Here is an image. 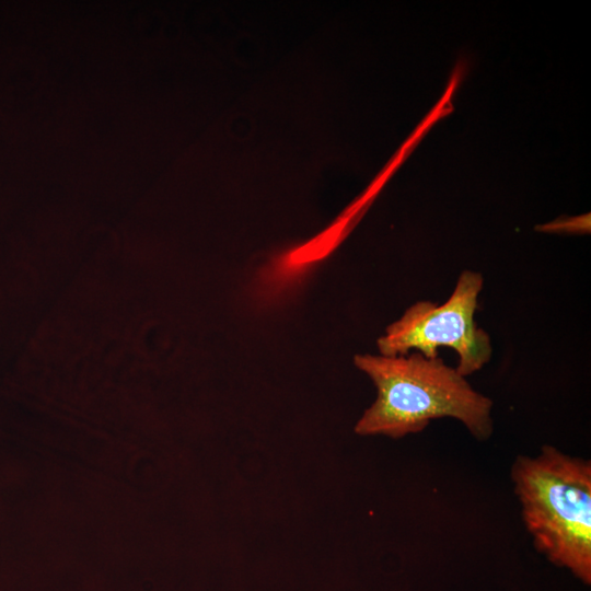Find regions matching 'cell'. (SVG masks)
<instances>
[{
  "instance_id": "obj_4",
  "label": "cell",
  "mask_w": 591,
  "mask_h": 591,
  "mask_svg": "<svg viewBox=\"0 0 591 591\" xmlns=\"http://www.w3.org/2000/svg\"><path fill=\"white\" fill-rule=\"evenodd\" d=\"M590 213L576 217H559L556 220L535 227L538 232L561 234L590 233Z\"/></svg>"
},
{
  "instance_id": "obj_3",
  "label": "cell",
  "mask_w": 591,
  "mask_h": 591,
  "mask_svg": "<svg viewBox=\"0 0 591 591\" xmlns=\"http://www.w3.org/2000/svg\"><path fill=\"white\" fill-rule=\"evenodd\" d=\"M483 281L479 273L464 270L443 304L418 301L410 305L376 340L381 356H407L410 349H417L433 359L439 347H450L459 356L455 369L461 375L480 370L493 354L489 335L474 321Z\"/></svg>"
},
{
  "instance_id": "obj_1",
  "label": "cell",
  "mask_w": 591,
  "mask_h": 591,
  "mask_svg": "<svg viewBox=\"0 0 591 591\" xmlns=\"http://www.w3.org/2000/svg\"><path fill=\"white\" fill-rule=\"evenodd\" d=\"M355 366L374 383L378 396L355 426L359 436L394 439L422 431L438 418L460 420L478 440L493 433V401L475 391L439 357L419 352L384 357L356 355Z\"/></svg>"
},
{
  "instance_id": "obj_2",
  "label": "cell",
  "mask_w": 591,
  "mask_h": 591,
  "mask_svg": "<svg viewBox=\"0 0 591 591\" xmlns=\"http://www.w3.org/2000/svg\"><path fill=\"white\" fill-rule=\"evenodd\" d=\"M524 525L536 549L590 582L591 462L545 444L511 467Z\"/></svg>"
}]
</instances>
